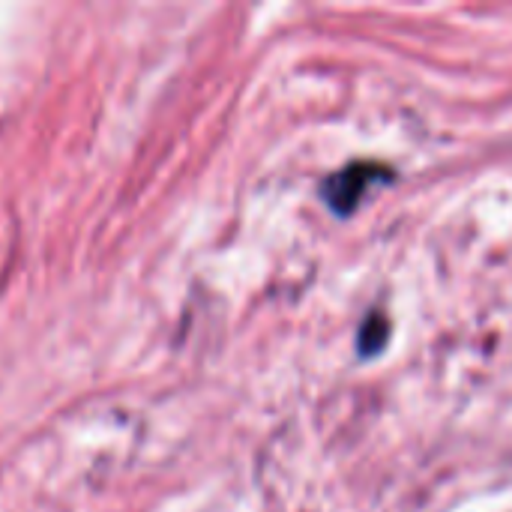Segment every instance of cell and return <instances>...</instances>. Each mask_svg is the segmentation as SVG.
<instances>
[{
    "label": "cell",
    "mask_w": 512,
    "mask_h": 512,
    "mask_svg": "<svg viewBox=\"0 0 512 512\" xmlns=\"http://www.w3.org/2000/svg\"><path fill=\"white\" fill-rule=\"evenodd\" d=\"M390 180H396V171L384 162H351V165L333 171L321 183V195L333 213L351 216L363 204V198L372 186H381Z\"/></svg>",
    "instance_id": "cell-1"
},
{
    "label": "cell",
    "mask_w": 512,
    "mask_h": 512,
    "mask_svg": "<svg viewBox=\"0 0 512 512\" xmlns=\"http://www.w3.org/2000/svg\"><path fill=\"white\" fill-rule=\"evenodd\" d=\"M390 342V318L384 312H369L366 321L357 330V354L360 357H378Z\"/></svg>",
    "instance_id": "cell-2"
}]
</instances>
